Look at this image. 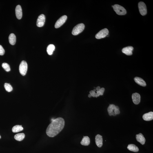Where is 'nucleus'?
Instances as JSON below:
<instances>
[{
  "label": "nucleus",
  "instance_id": "nucleus-3",
  "mask_svg": "<svg viewBox=\"0 0 153 153\" xmlns=\"http://www.w3.org/2000/svg\"><path fill=\"white\" fill-rule=\"evenodd\" d=\"M85 28V26L83 24H79L74 27L72 30V34L73 35H77L82 32Z\"/></svg>",
  "mask_w": 153,
  "mask_h": 153
},
{
  "label": "nucleus",
  "instance_id": "nucleus-2",
  "mask_svg": "<svg viewBox=\"0 0 153 153\" xmlns=\"http://www.w3.org/2000/svg\"><path fill=\"white\" fill-rule=\"evenodd\" d=\"M115 12L118 15H125L127 13V11L123 6L118 4L112 5Z\"/></svg>",
  "mask_w": 153,
  "mask_h": 153
},
{
  "label": "nucleus",
  "instance_id": "nucleus-5",
  "mask_svg": "<svg viewBox=\"0 0 153 153\" xmlns=\"http://www.w3.org/2000/svg\"><path fill=\"white\" fill-rule=\"evenodd\" d=\"M138 8L140 14L144 16L147 13V9L146 5L143 2H140L138 4Z\"/></svg>",
  "mask_w": 153,
  "mask_h": 153
},
{
  "label": "nucleus",
  "instance_id": "nucleus-16",
  "mask_svg": "<svg viewBox=\"0 0 153 153\" xmlns=\"http://www.w3.org/2000/svg\"><path fill=\"white\" fill-rule=\"evenodd\" d=\"M134 80L137 84L143 87L146 86V84L145 81L142 78L136 77L134 78Z\"/></svg>",
  "mask_w": 153,
  "mask_h": 153
},
{
  "label": "nucleus",
  "instance_id": "nucleus-6",
  "mask_svg": "<svg viewBox=\"0 0 153 153\" xmlns=\"http://www.w3.org/2000/svg\"><path fill=\"white\" fill-rule=\"evenodd\" d=\"M109 33V31L107 28L103 29L96 35L95 38L97 39L104 38L108 35Z\"/></svg>",
  "mask_w": 153,
  "mask_h": 153
},
{
  "label": "nucleus",
  "instance_id": "nucleus-32",
  "mask_svg": "<svg viewBox=\"0 0 153 153\" xmlns=\"http://www.w3.org/2000/svg\"><path fill=\"white\" fill-rule=\"evenodd\" d=\"M1 136L0 135V139H1Z\"/></svg>",
  "mask_w": 153,
  "mask_h": 153
},
{
  "label": "nucleus",
  "instance_id": "nucleus-10",
  "mask_svg": "<svg viewBox=\"0 0 153 153\" xmlns=\"http://www.w3.org/2000/svg\"><path fill=\"white\" fill-rule=\"evenodd\" d=\"M133 49V47L132 46L127 47L123 49L122 52L127 55L130 56L132 55Z\"/></svg>",
  "mask_w": 153,
  "mask_h": 153
},
{
  "label": "nucleus",
  "instance_id": "nucleus-7",
  "mask_svg": "<svg viewBox=\"0 0 153 153\" xmlns=\"http://www.w3.org/2000/svg\"><path fill=\"white\" fill-rule=\"evenodd\" d=\"M67 18V16L65 15L63 16L60 17L56 22L55 25V28H57L61 26L66 21Z\"/></svg>",
  "mask_w": 153,
  "mask_h": 153
},
{
  "label": "nucleus",
  "instance_id": "nucleus-19",
  "mask_svg": "<svg viewBox=\"0 0 153 153\" xmlns=\"http://www.w3.org/2000/svg\"><path fill=\"white\" fill-rule=\"evenodd\" d=\"M55 47L53 44H50L48 45L47 48V52L49 55H51L54 51L55 50Z\"/></svg>",
  "mask_w": 153,
  "mask_h": 153
},
{
  "label": "nucleus",
  "instance_id": "nucleus-18",
  "mask_svg": "<svg viewBox=\"0 0 153 153\" xmlns=\"http://www.w3.org/2000/svg\"><path fill=\"white\" fill-rule=\"evenodd\" d=\"M9 42L11 45H15L16 40V36L14 34H11L9 37Z\"/></svg>",
  "mask_w": 153,
  "mask_h": 153
},
{
  "label": "nucleus",
  "instance_id": "nucleus-29",
  "mask_svg": "<svg viewBox=\"0 0 153 153\" xmlns=\"http://www.w3.org/2000/svg\"><path fill=\"white\" fill-rule=\"evenodd\" d=\"M101 89V87L99 86H98L96 88V90L97 91H98L99 90Z\"/></svg>",
  "mask_w": 153,
  "mask_h": 153
},
{
  "label": "nucleus",
  "instance_id": "nucleus-11",
  "mask_svg": "<svg viewBox=\"0 0 153 153\" xmlns=\"http://www.w3.org/2000/svg\"><path fill=\"white\" fill-rule=\"evenodd\" d=\"M15 14L17 19H21L22 17V11L20 5H18L15 8Z\"/></svg>",
  "mask_w": 153,
  "mask_h": 153
},
{
  "label": "nucleus",
  "instance_id": "nucleus-15",
  "mask_svg": "<svg viewBox=\"0 0 153 153\" xmlns=\"http://www.w3.org/2000/svg\"><path fill=\"white\" fill-rule=\"evenodd\" d=\"M116 106L115 105L111 104L109 105L107 111L108 112L110 116L113 115L115 116L116 114L114 112V110L115 109Z\"/></svg>",
  "mask_w": 153,
  "mask_h": 153
},
{
  "label": "nucleus",
  "instance_id": "nucleus-17",
  "mask_svg": "<svg viewBox=\"0 0 153 153\" xmlns=\"http://www.w3.org/2000/svg\"><path fill=\"white\" fill-rule=\"evenodd\" d=\"M90 138L87 136H84L81 142V144L84 146H88L90 144Z\"/></svg>",
  "mask_w": 153,
  "mask_h": 153
},
{
  "label": "nucleus",
  "instance_id": "nucleus-9",
  "mask_svg": "<svg viewBox=\"0 0 153 153\" xmlns=\"http://www.w3.org/2000/svg\"><path fill=\"white\" fill-rule=\"evenodd\" d=\"M132 101L135 104H139L141 100V96L140 94L138 93L133 94L132 95Z\"/></svg>",
  "mask_w": 153,
  "mask_h": 153
},
{
  "label": "nucleus",
  "instance_id": "nucleus-21",
  "mask_svg": "<svg viewBox=\"0 0 153 153\" xmlns=\"http://www.w3.org/2000/svg\"><path fill=\"white\" fill-rule=\"evenodd\" d=\"M25 136V134L23 133H22L16 134L14 136V138L17 141H21L24 139Z\"/></svg>",
  "mask_w": 153,
  "mask_h": 153
},
{
  "label": "nucleus",
  "instance_id": "nucleus-13",
  "mask_svg": "<svg viewBox=\"0 0 153 153\" xmlns=\"http://www.w3.org/2000/svg\"><path fill=\"white\" fill-rule=\"evenodd\" d=\"M143 118L145 121H149L153 119V112H150L144 114L143 116Z\"/></svg>",
  "mask_w": 153,
  "mask_h": 153
},
{
  "label": "nucleus",
  "instance_id": "nucleus-27",
  "mask_svg": "<svg viewBox=\"0 0 153 153\" xmlns=\"http://www.w3.org/2000/svg\"><path fill=\"white\" fill-rule=\"evenodd\" d=\"M90 93L92 97L96 98L98 97L97 93H96L94 90H91L90 92Z\"/></svg>",
  "mask_w": 153,
  "mask_h": 153
},
{
  "label": "nucleus",
  "instance_id": "nucleus-30",
  "mask_svg": "<svg viewBox=\"0 0 153 153\" xmlns=\"http://www.w3.org/2000/svg\"><path fill=\"white\" fill-rule=\"evenodd\" d=\"M88 96L89 98H91V97H92V96L90 94Z\"/></svg>",
  "mask_w": 153,
  "mask_h": 153
},
{
  "label": "nucleus",
  "instance_id": "nucleus-20",
  "mask_svg": "<svg viewBox=\"0 0 153 153\" xmlns=\"http://www.w3.org/2000/svg\"><path fill=\"white\" fill-rule=\"evenodd\" d=\"M127 148L129 150L134 152H137L139 151L138 147L135 145L133 144H129Z\"/></svg>",
  "mask_w": 153,
  "mask_h": 153
},
{
  "label": "nucleus",
  "instance_id": "nucleus-23",
  "mask_svg": "<svg viewBox=\"0 0 153 153\" xmlns=\"http://www.w3.org/2000/svg\"><path fill=\"white\" fill-rule=\"evenodd\" d=\"M5 88L7 92H10L13 90V87L10 84L5 83L4 85Z\"/></svg>",
  "mask_w": 153,
  "mask_h": 153
},
{
  "label": "nucleus",
  "instance_id": "nucleus-26",
  "mask_svg": "<svg viewBox=\"0 0 153 153\" xmlns=\"http://www.w3.org/2000/svg\"><path fill=\"white\" fill-rule=\"evenodd\" d=\"M5 52V50L2 46L0 45V55L2 56L4 55Z\"/></svg>",
  "mask_w": 153,
  "mask_h": 153
},
{
  "label": "nucleus",
  "instance_id": "nucleus-12",
  "mask_svg": "<svg viewBox=\"0 0 153 153\" xmlns=\"http://www.w3.org/2000/svg\"><path fill=\"white\" fill-rule=\"evenodd\" d=\"M96 143L97 146L101 147L103 145L102 137L99 134L96 135L95 138Z\"/></svg>",
  "mask_w": 153,
  "mask_h": 153
},
{
  "label": "nucleus",
  "instance_id": "nucleus-8",
  "mask_svg": "<svg viewBox=\"0 0 153 153\" xmlns=\"http://www.w3.org/2000/svg\"><path fill=\"white\" fill-rule=\"evenodd\" d=\"M45 20V16L43 14H41L38 17L37 20L36 25L38 27H42L44 25Z\"/></svg>",
  "mask_w": 153,
  "mask_h": 153
},
{
  "label": "nucleus",
  "instance_id": "nucleus-24",
  "mask_svg": "<svg viewBox=\"0 0 153 153\" xmlns=\"http://www.w3.org/2000/svg\"><path fill=\"white\" fill-rule=\"evenodd\" d=\"M3 68L7 72L10 71L11 70L10 65L6 63H3L2 65Z\"/></svg>",
  "mask_w": 153,
  "mask_h": 153
},
{
  "label": "nucleus",
  "instance_id": "nucleus-14",
  "mask_svg": "<svg viewBox=\"0 0 153 153\" xmlns=\"http://www.w3.org/2000/svg\"><path fill=\"white\" fill-rule=\"evenodd\" d=\"M136 138L137 141L143 145L145 144V139L144 136L141 133L136 135Z\"/></svg>",
  "mask_w": 153,
  "mask_h": 153
},
{
  "label": "nucleus",
  "instance_id": "nucleus-1",
  "mask_svg": "<svg viewBox=\"0 0 153 153\" xmlns=\"http://www.w3.org/2000/svg\"><path fill=\"white\" fill-rule=\"evenodd\" d=\"M64 125V120L62 118L58 117L52 120L47 129V135L50 137H54L63 130Z\"/></svg>",
  "mask_w": 153,
  "mask_h": 153
},
{
  "label": "nucleus",
  "instance_id": "nucleus-4",
  "mask_svg": "<svg viewBox=\"0 0 153 153\" xmlns=\"http://www.w3.org/2000/svg\"><path fill=\"white\" fill-rule=\"evenodd\" d=\"M27 69H28V64L26 62L24 61H22L19 66L20 73L23 76H25L26 74Z\"/></svg>",
  "mask_w": 153,
  "mask_h": 153
},
{
  "label": "nucleus",
  "instance_id": "nucleus-31",
  "mask_svg": "<svg viewBox=\"0 0 153 153\" xmlns=\"http://www.w3.org/2000/svg\"><path fill=\"white\" fill-rule=\"evenodd\" d=\"M94 90V91L95 92L96 91V89H94V90Z\"/></svg>",
  "mask_w": 153,
  "mask_h": 153
},
{
  "label": "nucleus",
  "instance_id": "nucleus-22",
  "mask_svg": "<svg viewBox=\"0 0 153 153\" xmlns=\"http://www.w3.org/2000/svg\"><path fill=\"white\" fill-rule=\"evenodd\" d=\"M23 128L22 125H16L13 128L12 132L14 133H17L23 130Z\"/></svg>",
  "mask_w": 153,
  "mask_h": 153
},
{
  "label": "nucleus",
  "instance_id": "nucleus-25",
  "mask_svg": "<svg viewBox=\"0 0 153 153\" xmlns=\"http://www.w3.org/2000/svg\"><path fill=\"white\" fill-rule=\"evenodd\" d=\"M105 90V89L104 88H102L99 90L97 91L96 93H97L98 97L100 96L103 95Z\"/></svg>",
  "mask_w": 153,
  "mask_h": 153
},
{
  "label": "nucleus",
  "instance_id": "nucleus-28",
  "mask_svg": "<svg viewBox=\"0 0 153 153\" xmlns=\"http://www.w3.org/2000/svg\"><path fill=\"white\" fill-rule=\"evenodd\" d=\"M114 112L116 115L119 114L120 113V111L119 110H115Z\"/></svg>",
  "mask_w": 153,
  "mask_h": 153
}]
</instances>
